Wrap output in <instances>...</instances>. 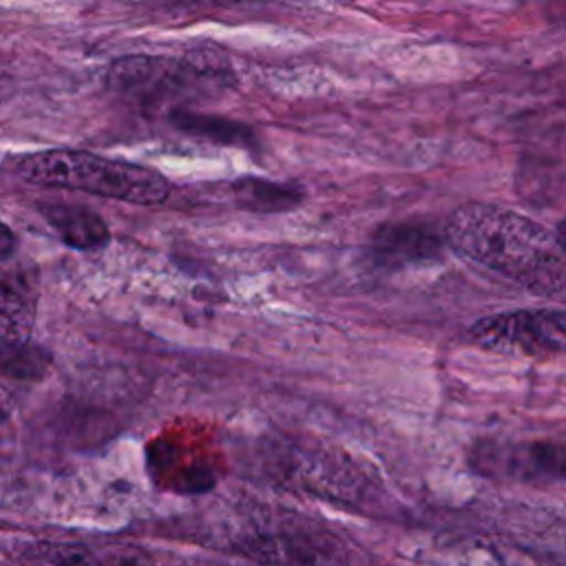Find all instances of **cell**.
Here are the masks:
<instances>
[{
  "mask_svg": "<svg viewBox=\"0 0 566 566\" xmlns=\"http://www.w3.org/2000/svg\"><path fill=\"white\" fill-rule=\"evenodd\" d=\"M447 245L462 259L537 296L566 290V252L537 221L495 203L467 201L444 223Z\"/></svg>",
  "mask_w": 566,
  "mask_h": 566,
  "instance_id": "obj_1",
  "label": "cell"
},
{
  "mask_svg": "<svg viewBox=\"0 0 566 566\" xmlns=\"http://www.w3.org/2000/svg\"><path fill=\"white\" fill-rule=\"evenodd\" d=\"M15 172L40 188L77 190L135 206H159L170 195V181L159 170L86 150L31 153L18 161Z\"/></svg>",
  "mask_w": 566,
  "mask_h": 566,
  "instance_id": "obj_2",
  "label": "cell"
},
{
  "mask_svg": "<svg viewBox=\"0 0 566 566\" xmlns=\"http://www.w3.org/2000/svg\"><path fill=\"white\" fill-rule=\"evenodd\" d=\"M106 84L111 91L139 104H179L226 88L230 71L203 53L186 57L124 55L111 64Z\"/></svg>",
  "mask_w": 566,
  "mask_h": 566,
  "instance_id": "obj_3",
  "label": "cell"
},
{
  "mask_svg": "<svg viewBox=\"0 0 566 566\" xmlns=\"http://www.w3.org/2000/svg\"><path fill=\"white\" fill-rule=\"evenodd\" d=\"M469 340L506 356H548L566 352V310L522 307L475 321Z\"/></svg>",
  "mask_w": 566,
  "mask_h": 566,
  "instance_id": "obj_4",
  "label": "cell"
},
{
  "mask_svg": "<svg viewBox=\"0 0 566 566\" xmlns=\"http://www.w3.org/2000/svg\"><path fill=\"white\" fill-rule=\"evenodd\" d=\"M475 462L480 471L491 475L566 482V442H486L480 447Z\"/></svg>",
  "mask_w": 566,
  "mask_h": 566,
  "instance_id": "obj_5",
  "label": "cell"
},
{
  "mask_svg": "<svg viewBox=\"0 0 566 566\" xmlns=\"http://www.w3.org/2000/svg\"><path fill=\"white\" fill-rule=\"evenodd\" d=\"M38 305V272L35 268H9L4 263L2 274V301L0 323L2 343L29 340Z\"/></svg>",
  "mask_w": 566,
  "mask_h": 566,
  "instance_id": "obj_6",
  "label": "cell"
},
{
  "mask_svg": "<svg viewBox=\"0 0 566 566\" xmlns=\"http://www.w3.org/2000/svg\"><path fill=\"white\" fill-rule=\"evenodd\" d=\"M42 219L53 228L62 243L75 250H97L111 239L106 221L91 208L62 201H40Z\"/></svg>",
  "mask_w": 566,
  "mask_h": 566,
  "instance_id": "obj_7",
  "label": "cell"
},
{
  "mask_svg": "<svg viewBox=\"0 0 566 566\" xmlns=\"http://www.w3.org/2000/svg\"><path fill=\"white\" fill-rule=\"evenodd\" d=\"M447 243L444 230L442 237L427 223H400V226H385L374 237V250L385 259H429L436 256Z\"/></svg>",
  "mask_w": 566,
  "mask_h": 566,
  "instance_id": "obj_8",
  "label": "cell"
},
{
  "mask_svg": "<svg viewBox=\"0 0 566 566\" xmlns=\"http://www.w3.org/2000/svg\"><path fill=\"white\" fill-rule=\"evenodd\" d=\"M170 122L175 128H179L186 135L210 139L214 144H228V146H241V148H254L256 146V135L254 130L234 119L217 117V115H203V113H192L186 108H172Z\"/></svg>",
  "mask_w": 566,
  "mask_h": 566,
  "instance_id": "obj_9",
  "label": "cell"
},
{
  "mask_svg": "<svg viewBox=\"0 0 566 566\" xmlns=\"http://www.w3.org/2000/svg\"><path fill=\"white\" fill-rule=\"evenodd\" d=\"M232 192L241 208L254 212H283L296 208L303 201V192L296 188L252 177L234 181Z\"/></svg>",
  "mask_w": 566,
  "mask_h": 566,
  "instance_id": "obj_10",
  "label": "cell"
},
{
  "mask_svg": "<svg viewBox=\"0 0 566 566\" xmlns=\"http://www.w3.org/2000/svg\"><path fill=\"white\" fill-rule=\"evenodd\" d=\"M49 356L33 347L29 340L2 343V369L18 378H35L46 369Z\"/></svg>",
  "mask_w": 566,
  "mask_h": 566,
  "instance_id": "obj_11",
  "label": "cell"
},
{
  "mask_svg": "<svg viewBox=\"0 0 566 566\" xmlns=\"http://www.w3.org/2000/svg\"><path fill=\"white\" fill-rule=\"evenodd\" d=\"M553 234H555V239H557V243H559V248L566 252V219H562L557 226H555V230H553Z\"/></svg>",
  "mask_w": 566,
  "mask_h": 566,
  "instance_id": "obj_12",
  "label": "cell"
}]
</instances>
